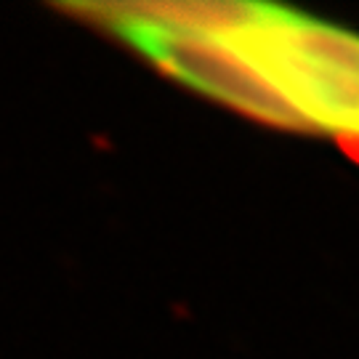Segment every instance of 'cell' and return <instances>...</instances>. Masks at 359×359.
Instances as JSON below:
<instances>
[{
    "instance_id": "cell-2",
    "label": "cell",
    "mask_w": 359,
    "mask_h": 359,
    "mask_svg": "<svg viewBox=\"0 0 359 359\" xmlns=\"http://www.w3.org/2000/svg\"><path fill=\"white\" fill-rule=\"evenodd\" d=\"M123 22L126 35L187 86L200 88L231 109L256 117L266 126L309 130L306 120L295 112L293 104L221 38L157 25L139 13L126 16Z\"/></svg>"
},
{
    "instance_id": "cell-1",
    "label": "cell",
    "mask_w": 359,
    "mask_h": 359,
    "mask_svg": "<svg viewBox=\"0 0 359 359\" xmlns=\"http://www.w3.org/2000/svg\"><path fill=\"white\" fill-rule=\"evenodd\" d=\"M295 107L309 128L359 136V38L295 11L256 3L216 32Z\"/></svg>"
}]
</instances>
